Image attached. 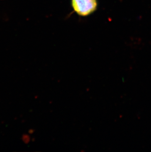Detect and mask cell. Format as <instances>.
Returning a JSON list of instances; mask_svg holds the SVG:
<instances>
[{"label":"cell","instance_id":"obj_1","mask_svg":"<svg viewBox=\"0 0 151 152\" xmlns=\"http://www.w3.org/2000/svg\"><path fill=\"white\" fill-rule=\"evenodd\" d=\"M71 3L75 12L81 16H89L98 7L97 0H72Z\"/></svg>","mask_w":151,"mask_h":152}]
</instances>
